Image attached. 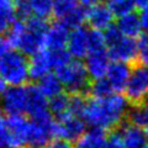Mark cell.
Wrapping results in <instances>:
<instances>
[{"mask_svg":"<svg viewBox=\"0 0 148 148\" xmlns=\"http://www.w3.org/2000/svg\"><path fill=\"white\" fill-rule=\"evenodd\" d=\"M128 112V99L119 92H112L104 98L92 96L85 100L83 117L91 128L109 131L121 126Z\"/></svg>","mask_w":148,"mask_h":148,"instance_id":"6da1fadb","label":"cell"},{"mask_svg":"<svg viewBox=\"0 0 148 148\" xmlns=\"http://www.w3.org/2000/svg\"><path fill=\"white\" fill-rule=\"evenodd\" d=\"M47 148H74V146L71 143L69 140L61 137H54L52 141L48 143Z\"/></svg>","mask_w":148,"mask_h":148,"instance_id":"f546056e","label":"cell"},{"mask_svg":"<svg viewBox=\"0 0 148 148\" xmlns=\"http://www.w3.org/2000/svg\"><path fill=\"white\" fill-rule=\"evenodd\" d=\"M128 119L132 123L142 128L148 126V100L133 106L128 112Z\"/></svg>","mask_w":148,"mask_h":148,"instance_id":"d4e9b609","label":"cell"},{"mask_svg":"<svg viewBox=\"0 0 148 148\" xmlns=\"http://www.w3.org/2000/svg\"><path fill=\"white\" fill-rule=\"evenodd\" d=\"M110 56L106 47L91 49L85 57V67L91 79H100L106 77L110 67Z\"/></svg>","mask_w":148,"mask_h":148,"instance_id":"5bb4252c","label":"cell"},{"mask_svg":"<svg viewBox=\"0 0 148 148\" xmlns=\"http://www.w3.org/2000/svg\"><path fill=\"white\" fill-rule=\"evenodd\" d=\"M27 148H43V147H41V146H30V147H27Z\"/></svg>","mask_w":148,"mask_h":148,"instance_id":"74e56055","label":"cell"},{"mask_svg":"<svg viewBox=\"0 0 148 148\" xmlns=\"http://www.w3.org/2000/svg\"><path fill=\"white\" fill-rule=\"evenodd\" d=\"M138 16H140V20H141L142 29L146 32H148V4L147 5L141 6V10H140V12H138Z\"/></svg>","mask_w":148,"mask_h":148,"instance_id":"4dcf8cb0","label":"cell"},{"mask_svg":"<svg viewBox=\"0 0 148 148\" xmlns=\"http://www.w3.org/2000/svg\"><path fill=\"white\" fill-rule=\"evenodd\" d=\"M56 137V121L52 114L30 120L29 146H45Z\"/></svg>","mask_w":148,"mask_h":148,"instance_id":"8fae6325","label":"cell"},{"mask_svg":"<svg viewBox=\"0 0 148 148\" xmlns=\"http://www.w3.org/2000/svg\"><path fill=\"white\" fill-rule=\"evenodd\" d=\"M131 71L132 69L130 68L128 63L114 61L110 64L105 78L109 80L115 91H121L125 90V86H126L128 78L131 75Z\"/></svg>","mask_w":148,"mask_h":148,"instance_id":"ac0fdd59","label":"cell"},{"mask_svg":"<svg viewBox=\"0 0 148 148\" xmlns=\"http://www.w3.org/2000/svg\"><path fill=\"white\" fill-rule=\"evenodd\" d=\"M137 59L141 64L148 66V32L141 35L137 40Z\"/></svg>","mask_w":148,"mask_h":148,"instance_id":"83f0119b","label":"cell"},{"mask_svg":"<svg viewBox=\"0 0 148 148\" xmlns=\"http://www.w3.org/2000/svg\"><path fill=\"white\" fill-rule=\"evenodd\" d=\"M135 3H136V5L137 6H143V5H147L148 4V0H135Z\"/></svg>","mask_w":148,"mask_h":148,"instance_id":"e575fe53","label":"cell"},{"mask_svg":"<svg viewBox=\"0 0 148 148\" xmlns=\"http://www.w3.org/2000/svg\"><path fill=\"white\" fill-rule=\"evenodd\" d=\"M106 136L103 130L91 128L75 141L74 148H104Z\"/></svg>","mask_w":148,"mask_h":148,"instance_id":"7402d4cb","label":"cell"},{"mask_svg":"<svg viewBox=\"0 0 148 148\" xmlns=\"http://www.w3.org/2000/svg\"><path fill=\"white\" fill-rule=\"evenodd\" d=\"M56 74L61 79L63 88L71 94H82L89 88V80L91 79L86 71L85 63L79 59H69L59 68L56 69Z\"/></svg>","mask_w":148,"mask_h":148,"instance_id":"5b68a950","label":"cell"},{"mask_svg":"<svg viewBox=\"0 0 148 148\" xmlns=\"http://www.w3.org/2000/svg\"><path fill=\"white\" fill-rule=\"evenodd\" d=\"M123 91L128 101L133 104H140L148 100V66L140 64L132 68Z\"/></svg>","mask_w":148,"mask_h":148,"instance_id":"30bf717a","label":"cell"},{"mask_svg":"<svg viewBox=\"0 0 148 148\" xmlns=\"http://www.w3.org/2000/svg\"><path fill=\"white\" fill-rule=\"evenodd\" d=\"M53 15L69 29L82 26L86 21V10L80 0H53Z\"/></svg>","mask_w":148,"mask_h":148,"instance_id":"9c48e42d","label":"cell"},{"mask_svg":"<svg viewBox=\"0 0 148 148\" xmlns=\"http://www.w3.org/2000/svg\"><path fill=\"white\" fill-rule=\"evenodd\" d=\"M48 25L46 18L27 17L16 20L8 31V41L10 47L26 56H32L45 48V36Z\"/></svg>","mask_w":148,"mask_h":148,"instance_id":"7a4b0ae2","label":"cell"},{"mask_svg":"<svg viewBox=\"0 0 148 148\" xmlns=\"http://www.w3.org/2000/svg\"><path fill=\"white\" fill-rule=\"evenodd\" d=\"M3 112H4V110L1 109V106H0V122H1V121H3V120H4V116H3Z\"/></svg>","mask_w":148,"mask_h":148,"instance_id":"d590c367","label":"cell"},{"mask_svg":"<svg viewBox=\"0 0 148 148\" xmlns=\"http://www.w3.org/2000/svg\"><path fill=\"white\" fill-rule=\"evenodd\" d=\"M104 148H125L122 138L120 136V132L111 133V135L106 136Z\"/></svg>","mask_w":148,"mask_h":148,"instance_id":"f1b7e54d","label":"cell"},{"mask_svg":"<svg viewBox=\"0 0 148 148\" xmlns=\"http://www.w3.org/2000/svg\"><path fill=\"white\" fill-rule=\"evenodd\" d=\"M80 3L84 6H90V5H92V4L99 3V0H80Z\"/></svg>","mask_w":148,"mask_h":148,"instance_id":"836d02e7","label":"cell"},{"mask_svg":"<svg viewBox=\"0 0 148 148\" xmlns=\"http://www.w3.org/2000/svg\"><path fill=\"white\" fill-rule=\"evenodd\" d=\"M106 49L112 61L131 63L137 59V41L132 37L121 34L117 27H111L105 31Z\"/></svg>","mask_w":148,"mask_h":148,"instance_id":"8992f818","label":"cell"},{"mask_svg":"<svg viewBox=\"0 0 148 148\" xmlns=\"http://www.w3.org/2000/svg\"><path fill=\"white\" fill-rule=\"evenodd\" d=\"M90 91L91 95L96 96V98H104V96H108L112 92H116L105 77L100 78V79H95L94 83L90 85Z\"/></svg>","mask_w":148,"mask_h":148,"instance_id":"4316f807","label":"cell"},{"mask_svg":"<svg viewBox=\"0 0 148 148\" xmlns=\"http://www.w3.org/2000/svg\"><path fill=\"white\" fill-rule=\"evenodd\" d=\"M29 135L30 120L22 115L9 116L0 122V148H25Z\"/></svg>","mask_w":148,"mask_h":148,"instance_id":"277c9868","label":"cell"},{"mask_svg":"<svg viewBox=\"0 0 148 148\" xmlns=\"http://www.w3.org/2000/svg\"><path fill=\"white\" fill-rule=\"evenodd\" d=\"M120 136L122 138L125 148H146L147 147V137L145 133V130L137 125L130 122L127 125H123Z\"/></svg>","mask_w":148,"mask_h":148,"instance_id":"d6986e66","label":"cell"},{"mask_svg":"<svg viewBox=\"0 0 148 148\" xmlns=\"http://www.w3.org/2000/svg\"><path fill=\"white\" fill-rule=\"evenodd\" d=\"M116 27L121 34H123L125 36L132 37V38L140 37L141 31L143 30L142 25H141L140 16H138V14H135L133 11L120 16L117 18Z\"/></svg>","mask_w":148,"mask_h":148,"instance_id":"ffe728a7","label":"cell"},{"mask_svg":"<svg viewBox=\"0 0 148 148\" xmlns=\"http://www.w3.org/2000/svg\"><path fill=\"white\" fill-rule=\"evenodd\" d=\"M0 77L8 85H24L31 78L30 59L17 49H9L0 56Z\"/></svg>","mask_w":148,"mask_h":148,"instance_id":"3957f363","label":"cell"},{"mask_svg":"<svg viewBox=\"0 0 148 148\" xmlns=\"http://www.w3.org/2000/svg\"><path fill=\"white\" fill-rule=\"evenodd\" d=\"M86 122L83 116L77 114H68L56 120V137L77 141L85 132Z\"/></svg>","mask_w":148,"mask_h":148,"instance_id":"7c38bea8","label":"cell"},{"mask_svg":"<svg viewBox=\"0 0 148 148\" xmlns=\"http://www.w3.org/2000/svg\"><path fill=\"white\" fill-rule=\"evenodd\" d=\"M17 14V8L12 0H0V35L10 30Z\"/></svg>","mask_w":148,"mask_h":148,"instance_id":"603a6c76","label":"cell"},{"mask_svg":"<svg viewBox=\"0 0 148 148\" xmlns=\"http://www.w3.org/2000/svg\"><path fill=\"white\" fill-rule=\"evenodd\" d=\"M49 111L56 119L66 116L68 114H73L72 96H68L62 92V94L49 99Z\"/></svg>","mask_w":148,"mask_h":148,"instance_id":"cb8c5ba5","label":"cell"},{"mask_svg":"<svg viewBox=\"0 0 148 148\" xmlns=\"http://www.w3.org/2000/svg\"><path fill=\"white\" fill-rule=\"evenodd\" d=\"M8 86H9V85H8V83L4 80L1 77H0V95H1L3 92L8 89Z\"/></svg>","mask_w":148,"mask_h":148,"instance_id":"d6a6232c","label":"cell"},{"mask_svg":"<svg viewBox=\"0 0 148 148\" xmlns=\"http://www.w3.org/2000/svg\"><path fill=\"white\" fill-rule=\"evenodd\" d=\"M69 32V27L61 21L48 26L45 36V48L51 51L67 49Z\"/></svg>","mask_w":148,"mask_h":148,"instance_id":"e0dca14e","label":"cell"},{"mask_svg":"<svg viewBox=\"0 0 148 148\" xmlns=\"http://www.w3.org/2000/svg\"><path fill=\"white\" fill-rule=\"evenodd\" d=\"M146 148H148V146H147V147H146Z\"/></svg>","mask_w":148,"mask_h":148,"instance_id":"f35d334b","label":"cell"},{"mask_svg":"<svg viewBox=\"0 0 148 148\" xmlns=\"http://www.w3.org/2000/svg\"><path fill=\"white\" fill-rule=\"evenodd\" d=\"M37 88L48 100L62 94V91L64 89L61 79L58 78L57 74H53V73H49L47 75L40 78L38 83H37Z\"/></svg>","mask_w":148,"mask_h":148,"instance_id":"44dd1931","label":"cell"},{"mask_svg":"<svg viewBox=\"0 0 148 148\" xmlns=\"http://www.w3.org/2000/svg\"><path fill=\"white\" fill-rule=\"evenodd\" d=\"M91 48V30H88L83 26L72 29L69 32L67 51L72 58L82 59L85 58Z\"/></svg>","mask_w":148,"mask_h":148,"instance_id":"4fadbf2b","label":"cell"},{"mask_svg":"<svg viewBox=\"0 0 148 148\" xmlns=\"http://www.w3.org/2000/svg\"><path fill=\"white\" fill-rule=\"evenodd\" d=\"M105 4L117 17L125 15V14L132 12L133 8L136 6L135 0H105Z\"/></svg>","mask_w":148,"mask_h":148,"instance_id":"484cf974","label":"cell"},{"mask_svg":"<svg viewBox=\"0 0 148 148\" xmlns=\"http://www.w3.org/2000/svg\"><path fill=\"white\" fill-rule=\"evenodd\" d=\"M9 47H10V45H9L8 38H3L1 35H0V56L9 51Z\"/></svg>","mask_w":148,"mask_h":148,"instance_id":"1f68e13d","label":"cell"},{"mask_svg":"<svg viewBox=\"0 0 148 148\" xmlns=\"http://www.w3.org/2000/svg\"><path fill=\"white\" fill-rule=\"evenodd\" d=\"M72 57L67 49L51 51L47 48H42L37 53L31 56L30 59L31 78L38 80L40 78L47 75V74L52 73L57 68L63 66Z\"/></svg>","mask_w":148,"mask_h":148,"instance_id":"52a82bcc","label":"cell"},{"mask_svg":"<svg viewBox=\"0 0 148 148\" xmlns=\"http://www.w3.org/2000/svg\"><path fill=\"white\" fill-rule=\"evenodd\" d=\"M32 86L10 85L0 95V106L9 116L27 114L31 100Z\"/></svg>","mask_w":148,"mask_h":148,"instance_id":"ba28073f","label":"cell"},{"mask_svg":"<svg viewBox=\"0 0 148 148\" xmlns=\"http://www.w3.org/2000/svg\"><path fill=\"white\" fill-rule=\"evenodd\" d=\"M17 12L24 18H47L53 14V0H18Z\"/></svg>","mask_w":148,"mask_h":148,"instance_id":"2e32d148","label":"cell"},{"mask_svg":"<svg viewBox=\"0 0 148 148\" xmlns=\"http://www.w3.org/2000/svg\"><path fill=\"white\" fill-rule=\"evenodd\" d=\"M143 130H145V133H146V137H147V141H148V126H146Z\"/></svg>","mask_w":148,"mask_h":148,"instance_id":"8d00e7d4","label":"cell"},{"mask_svg":"<svg viewBox=\"0 0 148 148\" xmlns=\"http://www.w3.org/2000/svg\"><path fill=\"white\" fill-rule=\"evenodd\" d=\"M114 14L106 4L96 3L88 6L86 10V22L91 29L105 32L112 27Z\"/></svg>","mask_w":148,"mask_h":148,"instance_id":"9a60e30c","label":"cell"}]
</instances>
